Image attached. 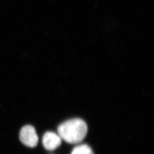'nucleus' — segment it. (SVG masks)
Instances as JSON below:
<instances>
[{"label":"nucleus","mask_w":154,"mask_h":154,"mask_svg":"<svg viewBox=\"0 0 154 154\" xmlns=\"http://www.w3.org/2000/svg\"><path fill=\"white\" fill-rule=\"evenodd\" d=\"M62 139L70 144L80 143L86 137L88 131L86 123L79 118H74L61 123L57 129Z\"/></svg>","instance_id":"f257e3e1"},{"label":"nucleus","mask_w":154,"mask_h":154,"mask_svg":"<svg viewBox=\"0 0 154 154\" xmlns=\"http://www.w3.org/2000/svg\"><path fill=\"white\" fill-rule=\"evenodd\" d=\"M21 142L29 147H35L38 142V137L34 127L26 125L23 127L20 133Z\"/></svg>","instance_id":"f03ea898"},{"label":"nucleus","mask_w":154,"mask_h":154,"mask_svg":"<svg viewBox=\"0 0 154 154\" xmlns=\"http://www.w3.org/2000/svg\"><path fill=\"white\" fill-rule=\"evenodd\" d=\"M42 143L46 149L53 151L60 146L62 143V139L58 134L49 131L45 134L42 138Z\"/></svg>","instance_id":"7ed1b4c3"},{"label":"nucleus","mask_w":154,"mask_h":154,"mask_svg":"<svg viewBox=\"0 0 154 154\" xmlns=\"http://www.w3.org/2000/svg\"><path fill=\"white\" fill-rule=\"evenodd\" d=\"M71 154H94L92 149L88 144H83L75 147Z\"/></svg>","instance_id":"20e7f679"}]
</instances>
